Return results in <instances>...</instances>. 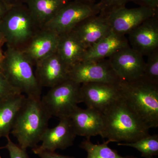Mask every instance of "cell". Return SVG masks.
<instances>
[{
    "mask_svg": "<svg viewBox=\"0 0 158 158\" xmlns=\"http://www.w3.org/2000/svg\"><path fill=\"white\" fill-rule=\"evenodd\" d=\"M101 136L108 143L134 142L149 135L150 128L128 106L122 98L103 113Z\"/></svg>",
    "mask_w": 158,
    "mask_h": 158,
    "instance_id": "obj_1",
    "label": "cell"
},
{
    "mask_svg": "<svg viewBox=\"0 0 158 158\" xmlns=\"http://www.w3.org/2000/svg\"><path fill=\"white\" fill-rule=\"evenodd\" d=\"M51 117L41 98L26 97L11 131L20 147L26 150L37 147Z\"/></svg>",
    "mask_w": 158,
    "mask_h": 158,
    "instance_id": "obj_2",
    "label": "cell"
},
{
    "mask_svg": "<svg viewBox=\"0 0 158 158\" xmlns=\"http://www.w3.org/2000/svg\"><path fill=\"white\" fill-rule=\"evenodd\" d=\"M122 98L149 128L158 127V84L144 77L119 84Z\"/></svg>",
    "mask_w": 158,
    "mask_h": 158,
    "instance_id": "obj_3",
    "label": "cell"
},
{
    "mask_svg": "<svg viewBox=\"0 0 158 158\" xmlns=\"http://www.w3.org/2000/svg\"><path fill=\"white\" fill-rule=\"evenodd\" d=\"M41 28L25 4L9 8L0 22V34L7 47L20 51Z\"/></svg>",
    "mask_w": 158,
    "mask_h": 158,
    "instance_id": "obj_4",
    "label": "cell"
},
{
    "mask_svg": "<svg viewBox=\"0 0 158 158\" xmlns=\"http://www.w3.org/2000/svg\"><path fill=\"white\" fill-rule=\"evenodd\" d=\"M33 66L21 51L7 47L1 69L10 84L27 97L41 98L42 87L37 81Z\"/></svg>",
    "mask_w": 158,
    "mask_h": 158,
    "instance_id": "obj_5",
    "label": "cell"
},
{
    "mask_svg": "<svg viewBox=\"0 0 158 158\" xmlns=\"http://www.w3.org/2000/svg\"><path fill=\"white\" fill-rule=\"evenodd\" d=\"M81 84L66 80L50 88L41 98L44 106L51 116L61 118H69L80 103Z\"/></svg>",
    "mask_w": 158,
    "mask_h": 158,
    "instance_id": "obj_6",
    "label": "cell"
},
{
    "mask_svg": "<svg viewBox=\"0 0 158 158\" xmlns=\"http://www.w3.org/2000/svg\"><path fill=\"white\" fill-rule=\"evenodd\" d=\"M100 12L98 3L70 0L54 18L43 28L61 35L72 31L82 21L92 15L99 14Z\"/></svg>",
    "mask_w": 158,
    "mask_h": 158,
    "instance_id": "obj_7",
    "label": "cell"
},
{
    "mask_svg": "<svg viewBox=\"0 0 158 158\" xmlns=\"http://www.w3.org/2000/svg\"><path fill=\"white\" fill-rule=\"evenodd\" d=\"M69 79L81 85L88 83L119 84L122 81L108 59L77 63L69 69Z\"/></svg>",
    "mask_w": 158,
    "mask_h": 158,
    "instance_id": "obj_8",
    "label": "cell"
},
{
    "mask_svg": "<svg viewBox=\"0 0 158 158\" xmlns=\"http://www.w3.org/2000/svg\"><path fill=\"white\" fill-rule=\"evenodd\" d=\"M119 84L105 83L82 84L80 90V102L85 103L87 108L94 109L103 113L121 98Z\"/></svg>",
    "mask_w": 158,
    "mask_h": 158,
    "instance_id": "obj_9",
    "label": "cell"
},
{
    "mask_svg": "<svg viewBox=\"0 0 158 158\" xmlns=\"http://www.w3.org/2000/svg\"><path fill=\"white\" fill-rule=\"evenodd\" d=\"M108 59L122 81L131 82L143 77L145 63L143 56L130 46L120 49Z\"/></svg>",
    "mask_w": 158,
    "mask_h": 158,
    "instance_id": "obj_10",
    "label": "cell"
},
{
    "mask_svg": "<svg viewBox=\"0 0 158 158\" xmlns=\"http://www.w3.org/2000/svg\"><path fill=\"white\" fill-rule=\"evenodd\" d=\"M158 14V10L143 7L128 9L123 7L107 15L111 31L118 35L125 36L143 22Z\"/></svg>",
    "mask_w": 158,
    "mask_h": 158,
    "instance_id": "obj_11",
    "label": "cell"
},
{
    "mask_svg": "<svg viewBox=\"0 0 158 158\" xmlns=\"http://www.w3.org/2000/svg\"><path fill=\"white\" fill-rule=\"evenodd\" d=\"M77 136L70 118H61L55 127L46 129L41 136V145L32 148V151L36 154L40 152L65 149L73 145Z\"/></svg>",
    "mask_w": 158,
    "mask_h": 158,
    "instance_id": "obj_12",
    "label": "cell"
},
{
    "mask_svg": "<svg viewBox=\"0 0 158 158\" xmlns=\"http://www.w3.org/2000/svg\"><path fill=\"white\" fill-rule=\"evenodd\" d=\"M35 66V76L42 88H51L69 79L70 68L57 52L37 62Z\"/></svg>",
    "mask_w": 158,
    "mask_h": 158,
    "instance_id": "obj_13",
    "label": "cell"
},
{
    "mask_svg": "<svg viewBox=\"0 0 158 158\" xmlns=\"http://www.w3.org/2000/svg\"><path fill=\"white\" fill-rule=\"evenodd\" d=\"M130 47L147 56L158 49V14L143 22L128 34Z\"/></svg>",
    "mask_w": 158,
    "mask_h": 158,
    "instance_id": "obj_14",
    "label": "cell"
},
{
    "mask_svg": "<svg viewBox=\"0 0 158 158\" xmlns=\"http://www.w3.org/2000/svg\"><path fill=\"white\" fill-rule=\"evenodd\" d=\"M111 31L106 16L100 13L84 19L72 31L86 49L107 36Z\"/></svg>",
    "mask_w": 158,
    "mask_h": 158,
    "instance_id": "obj_15",
    "label": "cell"
},
{
    "mask_svg": "<svg viewBox=\"0 0 158 158\" xmlns=\"http://www.w3.org/2000/svg\"><path fill=\"white\" fill-rule=\"evenodd\" d=\"M59 37L55 32L42 28L21 51L35 65L37 62L57 52Z\"/></svg>",
    "mask_w": 158,
    "mask_h": 158,
    "instance_id": "obj_16",
    "label": "cell"
},
{
    "mask_svg": "<svg viewBox=\"0 0 158 158\" xmlns=\"http://www.w3.org/2000/svg\"><path fill=\"white\" fill-rule=\"evenodd\" d=\"M77 135L90 139L101 135L103 127V113L91 108L83 109L77 106L69 116Z\"/></svg>",
    "mask_w": 158,
    "mask_h": 158,
    "instance_id": "obj_17",
    "label": "cell"
},
{
    "mask_svg": "<svg viewBox=\"0 0 158 158\" xmlns=\"http://www.w3.org/2000/svg\"><path fill=\"white\" fill-rule=\"evenodd\" d=\"M129 46L125 36L118 35L111 31L107 36L86 49L82 61L107 59L120 49Z\"/></svg>",
    "mask_w": 158,
    "mask_h": 158,
    "instance_id": "obj_18",
    "label": "cell"
},
{
    "mask_svg": "<svg viewBox=\"0 0 158 158\" xmlns=\"http://www.w3.org/2000/svg\"><path fill=\"white\" fill-rule=\"evenodd\" d=\"M70 0H26V6L41 28L52 20Z\"/></svg>",
    "mask_w": 158,
    "mask_h": 158,
    "instance_id": "obj_19",
    "label": "cell"
},
{
    "mask_svg": "<svg viewBox=\"0 0 158 158\" xmlns=\"http://www.w3.org/2000/svg\"><path fill=\"white\" fill-rule=\"evenodd\" d=\"M86 50L72 31L59 35L57 52L69 68L82 61Z\"/></svg>",
    "mask_w": 158,
    "mask_h": 158,
    "instance_id": "obj_20",
    "label": "cell"
},
{
    "mask_svg": "<svg viewBox=\"0 0 158 158\" xmlns=\"http://www.w3.org/2000/svg\"><path fill=\"white\" fill-rule=\"evenodd\" d=\"M26 98L20 94L0 101V138L9 136Z\"/></svg>",
    "mask_w": 158,
    "mask_h": 158,
    "instance_id": "obj_21",
    "label": "cell"
},
{
    "mask_svg": "<svg viewBox=\"0 0 158 158\" xmlns=\"http://www.w3.org/2000/svg\"><path fill=\"white\" fill-rule=\"evenodd\" d=\"M107 141L102 144H94L90 139L86 138L80 144V147L87 152L86 158H138L134 156H122L117 151L111 149L108 146Z\"/></svg>",
    "mask_w": 158,
    "mask_h": 158,
    "instance_id": "obj_22",
    "label": "cell"
},
{
    "mask_svg": "<svg viewBox=\"0 0 158 158\" xmlns=\"http://www.w3.org/2000/svg\"><path fill=\"white\" fill-rule=\"evenodd\" d=\"M117 145L134 148L141 153L143 157L154 158L158 155V135H149L135 142L118 143Z\"/></svg>",
    "mask_w": 158,
    "mask_h": 158,
    "instance_id": "obj_23",
    "label": "cell"
},
{
    "mask_svg": "<svg viewBox=\"0 0 158 158\" xmlns=\"http://www.w3.org/2000/svg\"><path fill=\"white\" fill-rule=\"evenodd\" d=\"M143 77L149 81L158 84V49L147 56Z\"/></svg>",
    "mask_w": 158,
    "mask_h": 158,
    "instance_id": "obj_24",
    "label": "cell"
},
{
    "mask_svg": "<svg viewBox=\"0 0 158 158\" xmlns=\"http://www.w3.org/2000/svg\"><path fill=\"white\" fill-rule=\"evenodd\" d=\"M130 0H100L98 3L100 13L106 16L117 9L126 7Z\"/></svg>",
    "mask_w": 158,
    "mask_h": 158,
    "instance_id": "obj_25",
    "label": "cell"
},
{
    "mask_svg": "<svg viewBox=\"0 0 158 158\" xmlns=\"http://www.w3.org/2000/svg\"><path fill=\"white\" fill-rule=\"evenodd\" d=\"M20 94L22 93L10 84L0 69V101Z\"/></svg>",
    "mask_w": 158,
    "mask_h": 158,
    "instance_id": "obj_26",
    "label": "cell"
},
{
    "mask_svg": "<svg viewBox=\"0 0 158 158\" xmlns=\"http://www.w3.org/2000/svg\"><path fill=\"white\" fill-rule=\"evenodd\" d=\"M7 143L5 147L9 152L10 158H30L27 153V150L23 149L19 145L15 144L11 141L9 136L7 138Z\"/></svg>",
    "mask_w": 158,
    "mask_h": 158,
    "instance_id": "obj_27",
    "label": "cell"
},
{
    "mask_svg": "<svg viewBox=\"0 0 158 158\" xmlns=\"http://www.w3.org/2000/svg\"><path fill=\"white\" fill-rule=\"evenodd\" d=\"M140 7L152 10H158V0H130Z\"/></svg>",
    "mask_w": 158,
    "mask_h": 158,
    "instance_id": "obj_28",
    "label": "cell"
},
{
    "mask_svg": "<svg viewBox=\"0 0 158 158\" xmlns=\"http://www.w3.org/2000/svg\"><path fill=\"white\" fill-rule=\"evenodd\" d=\"M36 155H37L40 158H75L69 156L59 154L55 152H40Z\"/></svg>",
    "mask_w": 158,
    "mask_h": 158,
    "instance_id": "obj_29",
    "label": "cell"
},
{
    "mask_svg": "<svg viewBox=\"0 0 158 158\" xmlns=\"http://www.w3.org/2000/svg\"><path fill=\"white\" fill-rule=\"evenodd\" d=\"M26 0H0V2L3 3L8 8L25 4Z\"/></svg>",
    "mask_w": 158,
    "mask_h": 158,
    "instance_id": "obj_30",
    "label": "cell"
},
{
    "mask_svg": "<svg viewBox=\"0 0 158 158\" xmlns=\"http://www.w3.org/2000/svg\"><path fill=\"white\" fill-rule=\"evenodd\" d=\"M9 8H8L6 5L3 3L0 2V22L2 20V19L4 17L6 12Z\"/></svg>",
    "mask_w": 158,
    "mask_h": 158,
    "instance_id": "obj_31",
    "label": "cell"
},
{
    "mask_svg": "<svg viewBox=\"0 0 158 158\" xmlns=\"http://www.w3.org/2000/svg\"><path fill=\"white\" fill-rule=\"evenodd\" d=\"M4 56V52L2 50V47H0V69H1V65Z\"/></svg>",
    "mask_w": 158,
    "mask_h": 158,
    "instance_id": "obj_32",
    "label": "cell"
},
{
    "mask_svg": "<svg viewBox=\"0 0 158 158\" xmlns=\"http://www.w3.org/2000/svg\"><path fill=\"white\" fill-rule=\"evenodd\" d=\"M5 43V41L3 39V37L0 34V47H2L3 44Z\"/></svg>",
    "mask_w": 158,
    "mask_h": 158,
    "instance_id": "obj_33",
    "label": "cell"
},
{
    "mask_svg": "<svg viewBox=\"0 0 158 158\" xmlns=\"http://www.w3.org/2000/svg\"><path fill=\"white\" fill-rule=\"evenodd\" d=\"M81 1H85L90 3H95V0H81Z\"/></svg>",
    "mask_w": 158,
    "mask_h": 158,
    "instance_id": "obj_34",
    "label": "cell"
},
{
    "mask_svg": "<svg viewBox=\"0 0 158 158\" xmlns=\"http://www.w3.org/2000/svg\"><path fill=\"white\" fill-rule=\"evenodd\" d=\"M0 158H2V157H1V156H0Z\"/></svg>",
    "mask_w": 158,
    "mask_h": 158,
    "instance_id": "obj_35",
    "label": "cell"
}]
</instances>
